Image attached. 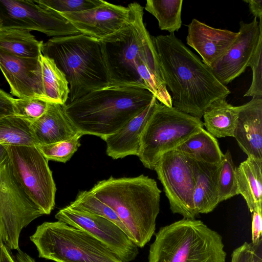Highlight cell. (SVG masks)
<instances>
[{"mask_svg":"<svg viewBox=\"0 0 262 262\" xmlns=\"http://www.w3.org/2000/svg\"><path fill=\"white\" fill-rule=\"evenodd\" d=\"M152 38L172 107L201 119L211 103L230 94L211 68L173 33Z\"/></svg>","mask_w":262,"mask_h":262,"instance_id":"1","label":"cell"},{"mask_svg":"<svg viewBox=\"0 0 262 262\" xmlns=\"http://www.w3.org/2000/svg\"><path fill=\"white\" fill-rule=\"evenodd\" d=\"M130 25L104 42L111 85L132 86L150 91L160 103L171 107V97L163 80L152 37L143 22V7L128 5Z\"/></svg>","mask_w":262,"mask_h":262,"instance_id":"2","label":"cell"},{"mask_svg":"<svg viewBox=\"0 0 262 262\" xmlns=\"http://www.w3.org/2000/svg\"><path fill=\"white\" fill-rule=\"evenodd\" d=\"M154 97L142 88L111 85L92 91L63 107L79 133L103 140L142 112Z\"/></svg>","mask_w":262,"mask_h":262,"instance_id":"3","label":"cell"},{"mask_svg":"<svg viewBox=\"0 0 262 262\" xmlns=\"http://www.w3.org/2000/svg\"><path fill=\"white\" fill-rule=\"evenodd\" d=\"M90 191L111 207L126 228L130 240L143 248L155 233L161 191L144 174L98 182Z\"/></svg>","mask_w":262,"mask_h":262,"instance_id":"4","label":"cell"},{"mask_svg":"<svg viewBox=\"0 0 262 262\" xmlns=\"http://www.w3.org/2000/svg\"><path fill=\"white\" fill-rule=\"evenodd\" d=\"M41 53L53 59L66 77L70 91L66 103L111 85L102 41L81 34L52 37L43 43Z\"/></svg>","mask_w":262,"mask_h":262,"instance_id":"5","label":"cell"},{"mask_svg":"<svg viewBox=\"0 0 262 262\" xmlns=\"http://www.w3.org/2000/svg\"><path fill=\"white\" fill-rule=\"evenodd\" d=\"M222 237L200 220L184 219L161 227L149 262H226Z\"/></svg>","mask_w":262,"mask_h":262,"instance_id":"6","label":"cell"},{"mask_svg":"<svg viewBox=\"0 0 262 262\" xmlns=\"http://www.w3.org/2000/svg\"><path fill=\"white\" fill-rule=\"evenodd\" d=\"M30 239L39 257L56 262H123L86 231L59 221L38 226Z\"/></svg>","mask_w":262,"mask_h":262,"instance_id":"7","label":"cell"},{"mask_svg":"<svg viewBox=\"0 0 262 262\" xmlns=\"http://www.w3.org/2000/svg\"><path fill=\"white\" fill-rule=\"evenodd\" d=\"M203 127L201 119L157 100L142 134L138 157L145 167L154 170L163 154L175 150Z\"/></svg>","mask_w":262,"mask_h":262,"instance_id":"8","label":"cell"},{"mask_svg":"<svg viewBox=\"0 0 262 262\" xmlns=\"http://www.w3.org/2000/svg\"><path fill=\"white\" fill-rule=\"evenodd\" d=\"M6 147L15 178L29 199L49 214L55 205L56 188L48 160L35 146Z\"/></svg>","mask_w":262,"mask_h":262,"instance_id":"9","label":"cell"},{"mask_svg":"<svg viewBox=\"0 0 262 262\" xmlns=\"http://www.w3.org/2000/svg\"><path fill=\"white\" fill-rule=\"evenodd\" d=\"M43 213L15 178L7 156L0 162V223L4 244L18 250L23 229Z\"/></svg>","mask_w":262,"mask_h":262,"instance_id":"10","label":"cell"},{"mask_svg":"<svg viewBox=\"0 0 262 262\" xmlns=\"http://www.w3.org/2000/svg\"><path fill=\"white\" fill-rule=\"evenodd\" d=\"M163 185L171 211L184 219L198 216L193 204L195 169L192 159L173 150L163 154L154 169Z\"/></svg>","mask_w":262,"mask_h":262,"instance_id":"11","label":"cell"},{"mask_svg":"<svg viewBox=\"0 0 262 262\" xmlns=\"http://www.w3.org/2000/svg\"><path fill=\"white\" fill-rule=\"evenodd\" d=\"M0 17L2 28L37 31L53 37L80 34L59 13L36 0H0Z\"/></svg>","mask_w":262,"mask_h":262,"instance_id":"12","label":"cell"},{"mask_svg":"<svg viewBox=\"0 0 262 262\" xmlns=\"http://www.w3.org/2000/svg\"><path fill=\"white\" fill-rule=\"evenodd\" d=\"M55 217L59 221L86 231L123 262L133 260L139 253L138 247L125 232L106 219L73 209L69 205L60 209Z\"/></svg>","mask_w":262,"mask_h":262,"instance_id":"13","label":"cell"},{"mask_svg":"<svg viewBox=\"0 0 262 262\" xmlns=\"http://www.w3.org/2000/svg\"><path fill=\"white\" fill-rule=\"evenodd\" d=\"M59 13L80 34L102 42L120 34L131 21L130 10L128 7L104 1L99 6L84 11Z\"/></svg>","mask_w":262,"mask_h":262,"instance_id":"14","label":"cell"},{"mask_svg":"<svg viewBox=\"0 0 262 262\" xmlns=\"http://www.w3.org/2000/svg\"><path fill=\"white\" fill-rule=\"evenodd\" d=\"M236 39L224 55L211 67L217 79L226 85L243 73L249 66L262 36V19L239 23Z\"/></svg>","mask_w":262,"mask_h":262,"instance_id":"15","label":"cell"},{"mask_svg":"<svg viewBox=\"0 0 262 262\" xmlns=\"http://www.w3.org/2000/svg\"><path fill=\"white\" fill-rule=\"evenodd\" d=\"M0 70L10 86L12 95L18 98L35 97L45 101L40 57H18L0 49Z\"/></svg>","mask_w":262,"mask_h":262,"instance_id":"16","label":"cell"},{"mask_svg":"<svg viewBox=\"0 0 262 262\" xmlns=\"http://www.w3.org/2000/svg\"><path fill=\"white\" fill-rule=\"evenodd\" d=\"M238 32L217 29L193 18L188 25L187 44L211 67L226 52L236 39Z\"/></svg>","mask_w":262,"mask_h":262,"instance_id":"17","label":"cell"},{"mask_svg":"<svg viewBox=\"0 0 262 262\" xmlns=\"http://www.w3.org/2000/svg\"><path fill=\"white\" fill-rule=\"evenodd\" d=\"M233 137L248 157L262 161V98L239 106Z\"/></svg>","mask_w":262,"mask_h":262,"instance_id":"18","label":"cell"},{"mask_svg":"<svg viewBox=\"0 0 262 262\" xmlns=\"http://www.w3.org/2000/svg\"><path fill=\"white\" fill-rule=\"evenodd\" d=\"M157 101L154 97L142 112L131 119L118 132L103 139L106 142L107 156L113 159L130 155L138 156L142 134Z\"/></svg>","mask_w":262,"mask_h":262,"instance_id":"19","label":"cell"},{"mask_svg":"<svg viewBox=\"0 0 262 262\" xmlns=\"http://www.w3.org/2000/svg\"><path fill=\"white\" fill-rule=\"evenodd\" d=\"M31 128L36 144L67 140L79 133L66 115L63 105L49 102L46 112L31 123Z\"/></svg>","mask_w":262,"mask_h":262,"instance_id":"20","label":"cell"},{"mask_svg":"<svg viewBox=\"0 0 262 262\" xmlns=\"http://www.w3.org/2000/svg\"><path fill=\"white\" fill-rule=\"evenodd\" d=\"M195 186L193 204L198 216L212 211L220 203L218 178L220 164H213L194 159Z\"/></svg>","mask_w":262,"mask_h":262,"instance_id":"21","label":"cell"},{"mask_svg":"<svg viewBox=\"0 0 262 262\" xmlns=\"http://www.w3.org/2000/svg\"><path fill=\"white\" fill-rule=\"evenodd\" d=\"M262 161L248 157L236 168L238 194L252 213L262 209Z\"/></svg>","mask_w":262,"mask_h":262,"instance_id":"22","label":"cell"},{"mask_svg":"<svg viewBox=\"0 0 262 262\" xmlns=\"http://www.w3.org/2000/svg\"><path fill=\"white\" fill-rule=\"evenodd\" d=\"M239 108V106L229 104L225 98L214 101L202 116L206 130L215 138L233 137Z\"/></svg>","mask_w":262,"mask_h":262,"instance_id":"23","label":"cell"},{"mask_svg":"<svg viewBox=\"0 0 262 262\" xmlns=\"http://www.w3.org/2000/svg\"><path fill=\"white\" fill-rule=\"evenodd\" d=\"M175 150L196 161L213 164H220L224 156L217 139L204 128Z\"/></svg>","mask_w":262,"mask_h":262,"instance_id":"24","label":"cell"},{"mask_svg":"<svg viewBox=\"0 0 262 262\" xmlns=\"http://www.w3.org/2000/svg\"><path fill=\"white\" fill-rule=\"evenodd\" d=\"M43 43L28 30L10 28L0 29V49L15 56L40 57Z\"/></svg>","mask_w":262,"mask_h":262,"instance_id":"25","label":"cell"},{"mask_svg":"<svg viewBox=\"0 0 262 262\" xmlns=\"http://www.w3.org/2000/svg\"><path fill=\"white\" fill-rule=\"evenodd\" d=\"M40 59L45 101L64 105L70 93L69 84L64 74L51 58L41 54Z\"/></svg>","mask_w":262,"mask_h":262,"instance_id":"26","label":"cell"},{"mask_svg":"<svg viewBox=\"0 0 262 262\" xmlns=\"http://www.w3.org/2000/svg\"><path fill=\"white\" fill-rule=\"evenodd\" d=\"M30 122L15 115L0 119V144L10 146H35Z\"/></svg>","mask_w":262,"mask_h":262,"instance_id":"27","label":"cell"},{"mask_svg":"<svg viewBox=\"0 0 262 262\" xmlns=\"http://www.w3.org/2000/svg\"><path fill=\"white\" fill-rule=\"evenodd\" d=\"M183 0H147L145 9L154 15L161 30L170 34L181 28Z\"/></svg>","mask_w":262,"mask_h":262,"instance_id":"28","label":"cell"},{"mask_svg":"<svg viewBox=\"0 0 262 262\" xmlns=\"http://www.w3.org/2000/svg\"><path fill=\"white\" fill-rule=\"evenodd\" d=\"M69 206L73 209L110 220L120 227L129 237L126 228L116 212L111 207L95 197L90 190L79 191L75 200L72 202Z\"/></svg>","mask_w":262,"mask_h":262,"instance_id":"29","label":"cell"},{"mask_svg":"<svg viewBox=\"0 0 262 262\" xmlns=\"http://www.w3.org/2000/svg\"><path fill=\"white\" fill-rule=\"evenodd\" d=\"M236 166L230 151L227 150L220 165L218 178L219 203L238 195L236 178Z\"/></svg>","mask_w":262,"mask_h":262,"instance_id":"30","label":"cell"},{"mask_svg":"<svg viewBox=\"0 0 262 262\" xmlns=\"http://www.w3.org/2000/svg\"><path fill=\"white\" fill-rule=\"evenodd\" d=\"M82 136L81 134L78 133L67 140L48 144H36L35 146L48 161L66 163L72 158L80 147V139Z\"/></svg>","mask_w":262,"mask_h":262,"instance_id":"31","label":"cell"},{"mask_svg":"<svg viewBox=\"0 0 262 262\" xmlns=\"http://www.w3.org/2000/svg\"><path fill=\"white\" fill-rule=\"evenodd\" d=\"M48 103L35 97L14 99V115L32 123L43 115Z\"/></svg>","mask_w":262,"mask_h":262,"instance_id":"32","label":"cell"},{"mask_svg":"<svg viewBox=\"0 0 262 262\" xmlns=\"http://www.w3.org/2000/svg\"><path fill=\"white\" fill-rule=\"evenodd\" d=\"M39 4L60 13H77L95 8L102 0H36Z\"/></svg>","mask_w":262,"mask_h":262,"instance_id":"33","label":"cell"},{"mask_svg":"<svg viewBox=\"0 0 262 262\" xmlns=\"http://www.w3.org/2000/svg\"><path fill=\"white\" fill-rule=\"evenodd\" d=\"M248 67L252 71L250 88L244 96L262 98V36L259 39Z\"/></svg>","mask_w":262,"mask_h":262,"instance_id":"34","label":"cell"},{"mask_svg":"<svg viewBox=\"0 0 262 262\" xmlns=\"http://www.w3.org/2000/svg\"><path fill=\"white\" fill-rule=\"evenodd\" d=\"M231 262H262V239L256 244L245 242L235 249Z\"/></svg>","mask_w":262,"mask_h":262,"instance_id":"35","label":"cell"},{"mask_svg":"<svg viewBox=\"0 0 262 262\" xmlns=\"http://www.w3.org/2000/svg\"><path fill=\"white\" fill-rule=\"evenodd\" d=\"M15 254H13L2 242L0 246V262H35L30 255L19 249Z\"/></svg>","mask_w":262,"mask_h":262,"instance_id":"36","label":"cell"},{"mask_svg":"<svg viewBox=\"0 0 262 262\" xmlns=\"http://www.w3.org/2000/svg\"><path fill=\"white\" fill-rule=\"evenodd\" d=\"M14 99L0 88V119L14 115Z\"/></svg>","mask_w":262,"mask_h":262,"instance_id":"37","label":"cell"},{"mask_svg":"<svg viewBox=\"0 0 262 262\" xmlns=\"http://www.w3.org/2000/svg\"><path fill=\"white\" fill-rule=\"evenodd\" d=\"M261 226V211L252 213V244H256L262 239Z\"/></svg>","mask_w":262,"mask_h":262,"instance_id":"38","label":"cell"},{"mask_svg":"<svg viewBox=\"0 0 262 262\" xmlns=\"http://www.w3.org/2000/svg\"><path fill=\"white\" fill-rule=\"evenodd\" d=\"M244 2L248 4L249 10L254 18L262 19L261 0H245Z\"/></svg>","mask_w":262,"mask_h":262,"instance_id":"39","label":"cell"},{"mask_svg":"<svg viewBox=\"0 0 262 262\" xmlns=\"http://www.w3.org/2000/svg\"><path fill=\"white\" fill-rule=\"evenodd\" d=\"M8 156L6 145L0 144V162Z\"/></svg>","mask_w":262,"mask_h":262,"instance_id":"40","label":"cell"},{"mask_svg":"<svg viewBox=\"0 0 262 262\" xmlns=\"http://www.w3.org/2000/svg\"><path fill=\"white\" fill-rule=\"evenodd\" d=\"M2 242H3L2 233L1 225V223H0V246Z\"/></svg>","mask_w":262,"mask_h":262,"instance_id":"41","label":"cell"},{"mask_svg":"<svg viewBox=\"0 0 262 262\" xmlns=\"http://www.w3.org/2000/svg\"><path fill=\"white\" fill-rule=\"evenodd\" d=\"M3 27V22L1 18L0 17V29L2 28Z\"/></svg>","mask_w":262,"mask_h":262,"instance_id":"42","label":"cell"}]
</instances>
